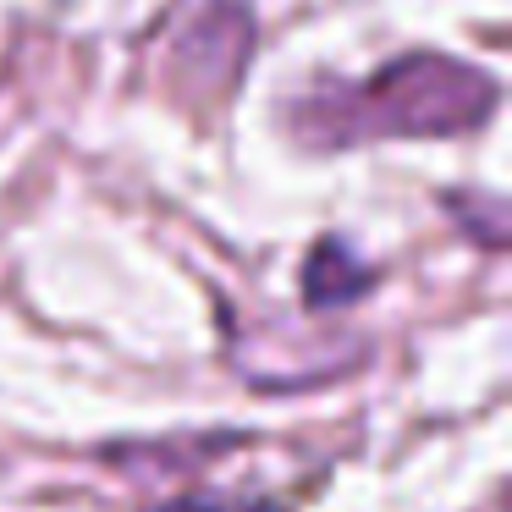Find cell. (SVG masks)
<instances>
[{
	"mask_svg": "<svg viewBox=\"0 0 512 512\" xmlns=\"http://www.w3.org/2000/svg\"><path fill=\"white\" fill-rule=\"evenodd\" d=\"M501 83L441 50H413L358 83L320 78L287 100V133L309 149H358L375 138H457L490 122Z\"/></svg>",
	"mask_w": 512,
	"mask_h": 512,
	"instance_id": "1",
	"label": "cell"
},
{
	"mask_svg": "<svg viewBox=\"0 0 512 512\" xmlns=\"http://www.w3.org/2000/svg\"><path fill=\"white\" fill-rule=\"evenodd\" d=\"M248 56H254V12H248L243 0H210L182 28L177 50H171V61H177L171 72L188 89V100L221 105L243 83Z\"/></svg>",
	"mask_w": 512,
	"mask_h": 512,
	"instance_id": "2",
	"label": "cell"
},
{
	"mask_svg": "<svg viewBox=\"0 0 512 512\" xmlns=\"http://www.w3.org/2000/svg\"><path fill=\"white\" fill-rule=\"evenodd\" d=\"M375 281H380V270L369 265V259H358V248L347 243V237H320V243L309 248V259H303V303H309L314 314L347 309V303L369 298Z\"/></svg>",
	"mask_w": 512,
	"mask_h": 512,
	"instance_id": "3",
	"label": "cell"
},
{
	"mask_svg": "<svg viewBox=\"0 0 512 512\" xmlns=\"http://www.w3.org/2000/svg\"><path fill=\"white\" fill-rule=\"evenodd\" d=\"M446 210H452L457 221H463V232H474L485 248H501V243H507V204H501V199H485V204L468 199V204H463V199L452 193V199H446Z\"/></svg>",
	"mask_w": 512,
	"mask_h": 512,
	"instance_id": "4",
	"label": "cell"
},
{
	"mask_svg": "<svg viewBox=\"0 0 512 512\" xmlns=\"http://www.w3.org/2000/svg\"><path fill=\"white\" fill-rule=\"evenodd\" d=\"M155 512H232V507L215 496H177V501H160Z\"/></svg>",
	"mask_w": 512,
	"mask_h": 512,
	"instance_id": "5",
	"label": "cell"
}]
</instances>
